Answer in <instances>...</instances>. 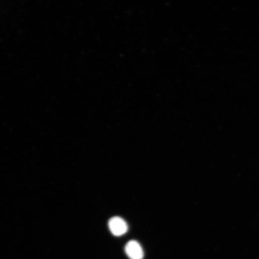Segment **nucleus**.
<instances>
[{
    "mask_svg": "<svg viewBox=\"0 0 259 259\" xmlns=\"http://www.w3.org/2000/svg\"><path fill=\"white\" fill-rule=\"evenodd\" d=\"M126 254L131 259H142L144 257V251L139 243L133 240L126 244Z\"/></svg>",
    "mask_w": 259,
    "mask_h": 259,
    "instance_id": "f03ea898",
    "label": "nucleus"
},
{
    "mask_svg": "<svg viewBox=\"0 0 259 259\" xmlns=\"http://www.w3.org/2000/svg\"><path fill=\"white\" fill-rule=\"evenodd\" d=\"M108 226L110 231L115 236H121L128 231L127 223L119 217H114L110 220Z\"/></svg>",
    "mask_w": 259,
    "mask_h": 259,
    "instance_id": "f257e3e1",
    "label": "nucleus"
}]
</instances>
